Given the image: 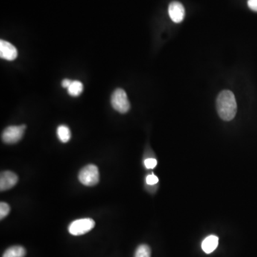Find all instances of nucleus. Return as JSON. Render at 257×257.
<instances>
[{
    "mask_svg": "<svg viewBox=\"0 0 257 257\" xmlns=\"http://www.w3.org/2000/svg\"><path fill=\"white\" fill-rule=\"evenodd\" d=\"M217 109L219 116L224 121L233 120L237 112V104L234 94L229 90L220 92L217 99Z\"/></svg>",
    "mask_w": 257,
    "mask_h": 257,
    "instance_id": "1",
    "label": "nucleus"
},
{
    "mask_svg": "<svg viewBox=\"0 0 257 257\" xmlns=\"http://www.w3.org/2000/svg\"><path fill=\"white\" fill-rule=\"evenodd\" d=\"M95 226L92 219L85 218L71 222L69 226V232L71 235H83L92 230Z\"/></svg>",
    "mask_w": 257,
    "mask_h": 257,
    "instance_id": "4",
    "label": "nucleus"
},
{
    "mask_svg": "<svg viewBox=\"0 0 257 257\" xmlns=\"http://www.w3.org/2000/svg\"><path fill=\"white\" fill-rule=\"evenodd\" d=\"M84 86L81 82L74 80L68 88V94L72 97H78L83 92Z\"/></svg>",
    "mask_w": 257,
    "mask_h": 257,
    "instance_id": "11",
    "label": "nucleus"
},
{
    "mask_svg": "<svg viewBox=\"0 0 257 257\" xmlns=\"http://www.w3.org/2000/svg\"><path fill=\"white\" fill-rule=\"evenodd\" d=\"M135 257H151V249L146 244L138 246L135 252Z\"/></svg>",
    "mask_w": 257,
    "mask_h": 257,
    "instance_id": "13",
    "label": "nucleus"
},
{
    "mask_svg": "<svg viewBox=\"0 0 257 257\" xmlns=\"http://www.w3.org/2000/svg\"><path fill=\"white\" fill-rule=\"evenodd\" d=\"M168 12L171 20L175 23L182 22L185 18V7L179 1H172L170 3L169 5Z\"/></svg>",
    "mask_w": 257,
    "mask_h": 257,
    "instance_id": "6",
    "label": "nucleus"
},
{
    "mask_svg": "<svg viewBox=\"0 0 257 257\" xmlns=\"http://www.w3.org/2000/svg\"><path fill=\"white\" fill-rule=\"evenodd\" d=\"M26 250L21 246H14L9 248L4 252L2 257H24Z\"/></svg>",
    "mask_w": 257,
    "mask_h": 257,
    "instance_id": "10",
    "label": "nucleus"
},
{
    "mask_svg": "<svg viewBox=\"0 0 257 257\" xmlns=\"http://www.w3.org/2000/svg\"><path fill=\"white\" fill-rule=\"evenodd\" d=\"M79 180L85 186L91 187L97 185L100 181V173L97 166L89 164L84 167L79 174Z\"/></svg>",
    "mask_w": 257,
    "mask_h": 257,
    "instance_id": "2",
    "label": "nucleus"
},
{
    "mask_svg": "<svg viewBox=\"0 0 257 257\" xmlns=\"http://www.w3.org/2000/svg\"><path fill=\"white\" fill-rule=\"evenodd\" d=\"M159 182V179L157 176L154 175V174H150L146 178V182L149 185H154Z\"/></svg>",
    "mask_w": 257,
    "mask_h": 257,
    "instance_id": "15",
    "label": "nucleus"
},
{
    "mask_svg": "<svg viewBox=\"0 0 257 257\" xmlns=\"http://www.w3.org/2000/svg\"><path fill=\"white\" fill-rule=\"evenodd\" d=\"M219 238L217 236L211 235L206 237L202 244V248L206 254H210L217 248Z\"/></svg>",
    "mask_w": 257,
    "mask_h": 257,
    "instance_id": "9",
    "label": "nucleus"
},
{
    "mask_svg": "<svg viewBox=\"0 0 257 257\" xmlns=\"http://www.w3.org/2000/svg\"><path fill=\"white\" fill-rule=\"evenodd\" d=\"M17 54L16 47L11 43L3 39L0 41V57L1 59L13 61L17 57Z\"/></svg>",
    "mask_w": 257,
    "mask_h": 257,
    "instance_id": "7",
    "label": "nucleus"
},
{
    "mask_svg": "<svg viewBox=\"0 0 257 257\" xmlns=\"http://www.w3.org/2000/svg\"><path fill=\"white\" fill-rule=\"evenodd\" d=\"M111 103L114 109L120 113H127L130 109V103L125 91L122 89H117L111 97Z\"/></svg>",
    "mask_w": 257,
    "mask_h": 257,
    "instance_id": "3",
    "label": "nucleus"
},
{
    "mask_svg": "<svg viewBox=\"0 0 257 257\" xmlns=\"http://www.w3.org/2000/svg\"><path fill=\"white\" fill-rule=\"evenodd\" d=\"M57 136L59 140L63 143H67L71 138V132L69 127L66 125L59 126L57 130Z\"/></svg>",
    "mask_w": 257,
    "mask_h": 257,
    "instance_id": "12",
    "label": "nucleus"
},
{
    "mask_svg": "<svg viewBox=\"0 0 257 257\" xmlns=\"http://www.w3.org/2000/svg\"><path fill=\"white\" fill-rule=\"evenodd\" d=\"M71 80H69V79H65L62 82V87L67 88L68 89L71 84Z\"/></svg>",
    "mask_w": 257,
    "mask_h": 257,
    "instance_id": "18",
    "label": "nucleus"
},
{
    "mask_svg": "<svg viewBox=\"0 0 257 257\" xmlns=\"http://www.w3.org/2000/svg\"><path fill=\"white\" fill-rule=\"evenodd\" d=\"M26 126H10L4 129L2 134V140L7 144H15L23 136Z\"/></svg>",
    "mask_w": 257,
    "mask_h": 257,
    "instance_id": "5",
    "label": "nucleus"
},
{
    "mask_svg": "<svg viewBox=\"0 0 257 257\" xmlns=\"http://www.w3.org/2000/svg\"><path fill=\"white\" fill-rule=\"evenodd\" d=\"M18 177L15 173L5 171L0 176V190L1 191L10 189L17 183Z\"/></svg>",
    "mask_w": 257,
    "mask_h": 257,
    "instance_id": "8",
    "label": "nucleus"
},
{
    "mask_svg": "<svg viewBox=\"0 0 257 257\" xmlns=\"http://www.w3.org/2000/svg\"><path fill=\"white\" fill-rule=\"evenodd\" d=\"M144 164H145L146 168L151 170V169L154 168L157 164V161L155 159H147L144 161Z\"/></svg>",
    "mask_w": 257,
    "mask_h": 257,
    "instance_id": "16",
    "label": "nucleus"
},
{
    "mask_svg": "<svg viewBox=\"0 0 257 257\" xmlns=\"http://www.w3.org/2000/svg\"><path fill=\"white\" fill-rule=\"evenodd\" d=\"M248 7L253 11L257 12V0H248Z\"/></svg>",
    "mask_w": 257,
    "mask_h": 257,
    "instance_id": "17",
    "label": "nucleus"
},
{
    "mask_svg": "<svg viewBox=\"0 0 257 257\" xmlns=\"http://www.w3.org/2000/svg\"><path fill=\"white\" fill-rule=\"evenodd\" d=\"M10 211V207L9 205L5 202H1L0 204V219L3 220L4 217L8 215Z\"/></svg>",
    "mask_w": 257,
    "mask_h": 257,
    "instance_id": "14",
    "label": "nucleus"
}]
</instances>
